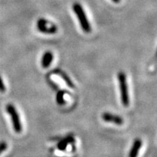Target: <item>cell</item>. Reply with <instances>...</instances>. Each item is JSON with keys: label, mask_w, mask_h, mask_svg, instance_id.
<instances>
[{"label": "cell", "mask_w": 157, "mask_h": 157, "mask_svg": "<svg viewBox=\"0 0 157 157\" xmlns=\"http://www.w3.org/2000/svg\"><path fill=\"white\" fill-rule=\"evenodd\" d=\"M73 10L77 16L82 30L86 33H90L91 31V25L90 24V22L82 6L79 3H74L73 5Z\"/></svg>", "instance_id": "7a4b0ae2"}, {"label": "cell", "mask_w": 157, "mask_h": 157, "mask_svg": "<svg viewBox=\"0 0 157 157\" xmlns=\"http://www.w3.org/2000/svg\"><path fill=\"white\" fill-rule=\"evenodd\" d=\"M50 23L44 18H40L37 21V29L39 31L44 34H55L58 31L56 25L52 24L50 26H48V23Z\"/></svg>", "instance_id": "277c9868"}, {"label": "cell", "mask_w": 157, "mask_h": 157, "mask_svg": "<svg viewBox=\"0 0 157 157\" xmlns=\"http://www.w3.org/2000/svg\"><path fill=\"white\" fill-rule=\"evenodd\" d=\"M54 73L60 76V77L66 82V84H67L68 87L71 88H74V84L73 83V82H72V80L71 79L69 76L65 73L64 71H63L61 69H60V68H56V69H55L54 71Z\"/></svg>", "instance_id": "52a82bcc"}, {"label": "cell", "mask_w": 157, "mask_h": 157, "mask_svg": "<svg viewBox=\"0 0 157 157\" xmlns=\"http://www.w3.org/2000/svg\"><path fill=\"white\" fill-rule=\"evenodd\" d=\"M102 119L103 121L109 123H113L117 125H122L124 123L123 118H121L120 116L113 114V113L105 112L101 116Z\"/></svg>", "instance_id": "5b68a950"}, {"label": "cell", "mask_w": 157, "mask_h": 157, "mask_svg": "<svg viewBox=\"0 0 157 157\" xmlns=\"http://www.w3.org/2000/svg\"><path fill=\"white\" fill-rule=\"evenodd\" d=\"M53 60V54L50 51H47L43 55L42 58V66L43 68H47L50 66L51 63Z\"/></svg>", "instance_id": "ba28073f"}, {"label": "cell", "mask_w": 157, "mask_h": 157, "mask_svg": "<svg viewBox=\"0 0 157 157\" xmlns=\"http://www.w3.org/2000/svg\"><path fill=\"white\" fill-rule=\"evenodd\" d=\"M112 1L113 2H115V3H119V2H120V0H112Z\"/></svg>", "instance_id": "4fadbf2b"}, {"label": "cell", "mask_w": 157, "mask_h": 157, "mask_svg": "<svg viewBox=\"0 0 157 157\" xmlns=\"http://www.w3.org/2000/svg\"><path fill=\"white\" fill-rule=\"evenodd\" d=\"M6 111H7V113H8L11 118L14 130L17 133L21 132V130H22V125H21L19 114L15 107L13 104L9 103L6 105Z\"/></svg>", "instance_id": "3957f363"}, {"label": "cell", "mask_w": 157, "mask_h": 157, "mask_svg": "<svg viewBox=\"0 0 157 157\" xmlns=\"http://www.w3.org/2000/svg\"><path fill=\"white\" fill-rule=\"evenodd\" d=\"M7 148V143L2 141V142H0V154H2L5 151L6 149Z\"/></svg>", "instance_id": "8fae6325"}, {"label": "cell", "mask_w": 157, "mask_h": 157, "mask_svg": "<svg viewBox=\"0 0 157 157\" xmlns=\"http://www.w3.org/2000/svg\"><path fill=\"white\" fill-rule=\"evenodd\" d=\"M74 142V138L73 136L71 135H69V136H67L66 137H65L64 139H63L62 140H60V142L58 143V148L60 151H63L66 148V147L69 143H71Z\"/></svg>", "instance_id": "9c48e42d"}, {"label": "cell", "mask_w": 157, "mask_h": 157, "mask_svg": "<svg viewBox=\"0 0 157 157\" xmlns=\"http://www.w3.org/2000/svg\"><path fill=\"white\" fill-rule=\"evenodd\" d=\"M5 90H6L5 85V84H4L2 78L1 76H0V92H2V93H4Z\"/></svg>", "instance_id": "7c38bea8"}, {"label": "cell", "mask_w": 157, "mask_h": 157, "mask_svg": "<svg viewBox=\"0 0 157 157\" xmlns=\"http://www.w3.org/2000/svg\"><path fill=\"white\" fill-rule=\"evenodd\" d=\"M64 91H59L56 95V102L59 105H63L65 103L64 101Z\"/></svg>", "instance_id": "30bf717a"}, {"label": "cell", "mask_w": 157, "mask_h": 157, "mask_svg": "<svg viewBox=\"0 0 157 157\" xmlns=\"http://www.w3.org/2000/svg\"><path fill=\"white\" fill-rule=\"evenodd\" d=\"M118 80H119L121 103H122L124 106L127 107L129 104V95L126 74L124 73L123 71L119 72L118 74Z\"/></svg>", "instance_id": "6da1fadb"}, {"label": "cell", "mask_w": 157, "mask_h": 157, "mask_svg": "<svg viewBox=\"0 0 157 157\" xmlns=\"http://www.w3.org/2000/svg\"><path fill=\"white\" fill-rule=\"evenodd\" d=\"M142 140L140 138H137L134 140L132 146L131 147L130 151L129 153V157H137L138 155L139 151L142 146Z\"/></svg>", "instance_id": "8992f818"}]
</instances>
